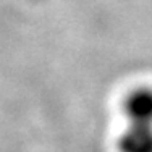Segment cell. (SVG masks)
<instances>
[{
    "label": "cell",
    "mask_w": 152,
    "mask_h": 152,
    "mask_svg": "<svg viewBox=\"0 0 152 152\" xmlns=\"http://www.w3.org/2000/svg\"><path fill=\"white\" fill-rule=\"evenodd\" d=\"M125 113L129 123L152 126V89H137L125 102Z\"/></svg>",
    "instance_id": "1"
},
{
    "label": "cell",
    "mask_w": 152,
    "mask_h": 152,
    "mask_svg": "<svg viewBox=\"0 0 152 152\" xmlns=\"http://www.w3.org/2000/svg\"><path fill=\"white\" fill-rule=\"evenodd\" d=\"M118 147L121 152H152V126L129 123L120 136Z\"/></svg>",
    "instance_id": "2"
}]
</instances>
